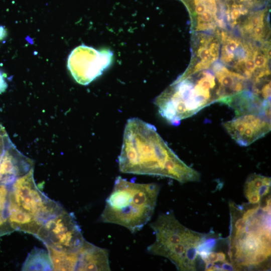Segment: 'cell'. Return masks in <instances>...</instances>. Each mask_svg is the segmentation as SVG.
<instances>
[{"instance_id": "obj_1", "label": "cell", "mask_w": 271, "mask_h": 271, "mask_svg": "<svg viewBox=\"0 0 271 271\" xmlns=\"http://www.w3.org/2000/svg\"><path fill=\"white\" fill-rule=\"evenodd\" d=\"M118 162L123 173L167 177L182 183L200 178L169 148L153 125L137 117L125 124Z\"/></svg>"}, {"instance_id": "obj_2", "label": "cell", "mask_w": 271, "mask_h": 271, "mask_svg": "<svg viewBox=\"0 0 271 271\" xmlns=\"http://www.w3.org/2000/svg\"><path fill=\"white\" fill-rule=\"evenodd\" d=\"M228 256L234 270L259 269L271 254L270 197L263 204L229 202Z\"/></svg>"}, {"instance_id": "obj_3", "label": "cell", "mask_w": 271, "mask_h": 271, "mask_svg": "<svg viewBox=\"0 0 271 271\" xmlns=\"http://www.w3.org/2000/svg\"><path fill=\"white\" fill-rule=\"evenodd\" d=\"M208 67L186 71L155 99L159 113L169 123L178 125L206 106L233 96L222 82L229 70L219 63Z\"/></svg>"}, {"instance_id": "obj_4", "label": "cell", "mask_w": 271, "mask_h": 271, "mask_svg": "<svg viewBox=\"0 0 271 271\" xmlns=\"http://www.w3.org/2000/svg\"><path fill=\"white\" fill-rule=\"evenodd\" d=\"M160 189L156 183H138L117 177L100 220L121 225L132 233L141 230L154 214Z\"/></svg>"}, {"instance_id": "obj_5", "label": "cell", "mask_w": 271, "mask_h": 271, "mask_svg": "<svg viewBox=\"0 0 271 271\" xmlns=\"http://www.w3.org/2000/svg\"><path fill=\"white\" fill-rule=\"evenodd\" d=\"M150 225L155 240L148 247V252L168 259L179 270H196L199 251L207 238L205 234L186 227L170 212L160 214Z\"/></svg>"}, {"instance_id": "obj_6", "label": "cell", "mask_w": 271, "mask_h": 271, "mask_svg": "<svg viewBox=\"0 0 271 271\" xmlns=\"http://www.w3.org/2000/svg\"><path fill=\"white\" fill-rule=\"evenodd\" d=\"M33 173L32 170L14 183L10 193V202L14 203L35 217L43 225L64 209L40 190L35 182Z\"/></svg>"}, {"instance_id": "obj_7", "label": "cell", "mask_w": 271, "mask_h": 271, "mask_svg": "<svg viewBox=\"0 0 271 271\" xmlns=\"http://www.w3.org/2000/svg\"><path fill=\"white\" fill-rule=\"evenodd\" d=\"M35 236L46 247L68 252L79 251L85 241L74 217L65 210L44 223Z\"/></svg>"}, {"instance_id": "obj_8", "label": "cell", "mask_w": 271, "mask_h": 271, "mask_svg": "<svg viewBox=\"0 0 271 271\" xmlns=\"http://www.w3.org/2000/svg\"><path fill=\"white\" fill-rule=\"evenodd\" d=\"M270 113L260 112L235 116L223 123L230 136L241 146L250 145L270 130Z\"/></svg>"}, {"instance_id": "obj_9", "label": "cell", "mask_w": 271, "mask_h": 271, "mask_svg": "<svg viewBox=\"0 0 271 271\" xmlns=\"http://www.w3.org/2000/svg\"><path fill=\"white\" fill-rule=\"evenodd\" d=\"M102 55L91 47L82 45L70 53L68 68L79 83L86 85L101 74L107 64L101 63Z\"/></svg>"}, {"instance_id": "obj_10", "label": "cell", "mask_w": 271, "mask_h": 271, "mask_svg": "<svg viewBox=\"0 0 271 271\" xmlns=\"http://www.w3.org/2000/svg\"><path fill=\"white\" fill-rule=\"evenodd\" d=\"M107 249L85 241L79 252L76 270H110Z\"/></svg>"}, {"instance_id": "obj_11", "label": "cell", "mask_w": 271, "mask_h": 271, "mask_svg": "<svg viewBox=\"0 0 271 271\" xmlns=\"http://www.w3.org/2000/svg\"><path fill=\"white\" fill-rule=\"evenodd\" d=\"M8 221L14 231H23L35 236L42 225L35 217L12 202L9 204Z\"/></svg>"}, {"instance_id": "obj_12", "label": "cell", "mask_w": 271, "mask_h": 271, "mask_svg": "<svg viewBox=\"0 0 271 271\" xmlns=\"http://www.w3.org/2000/svg\"><path fill=\"white\" fill-rule=\"evenodd\" d=\"M270 178L253 173L246 179L244 186V194L248 203L257 204L270 191Z\"/></svg>"}, {"instance_id": "obj_13", "label": "cell", "mask_w": 271, "mask_h": 271, "mask_svg": "<svg viewBox=\"0 0 271 271\" xmlns=\"http://www.w3.org/2000/svg\"><path fill=\"white\" fill-rule=\"evenodd\" d=\"M22 270H53V265L48 250L35 247L27 256Z\"/></svg>"}, {"instance_id": "obj_14", "label": "cell", "mask_w": 271, "mask_h": 271, "mask_svg": "<svg viewBox=\"0 0 271 271\" xmlns=\"http://www.w3.org/2000/svg\"><path fill=\"white\" fill-rule=\"evenodd\" d=\"M47 247L54 270H76L80 250L68 252Z\"/></svg>"}, {"instance_id": "obj_15", "label": "cell", "mask_w": 271, "mask_h": 271, "mask_svg": "<svg viewBox=\"0 0 271 271\" xmlns=\"http://www.w3.org/2000/svg\"><path fill=\"white\" fill-rule=\"evenodd\" d=\"M253 60L255 66L261 70H269L266 68L267 59L265 54L261 52L256 51L253 56Z\"/></svg>"}, {"instance_id": "obj_16", "label": "cell", "mask_w": 271, "mask_h": 271, "mask_svg": "<svg viewBox=\"0 0 271 271\" xmlns=\"http://www.w3.org/2000/svg\"><path fill=\"white\" fill-rule=\"evenodd\" d=\"M6 75L0 70V94L4 92L8 87V84L5 80Z\"/></svg>"}, {"instance_id": "obj_17", "label": "cell", "mask_w": 271, "mask_h": 271, "mask_svg": "<svg viewBox=\"0 0 271 271\" xmlns=\"http://www.w3.org/2000/svg\"><path fill=\"white\" fill-rule=\"evenodd\" d=\"M7 36V31L5 27L0 26V41L3 40Z\"/></svg>"}, {"instance_id": "obj_18", "label": "cell", "mask_w": 271, "mask_h": 271, "mask_svg": "<svg viewBox=\"0 0 271 271\" xmlns=\"http://www.w3.org/2000/svg\"><path fill=\"white\" fill-rule=\"evenodd\" d=\"M269 2H270V0H269Z\"/></svg>"}]
</instances>
